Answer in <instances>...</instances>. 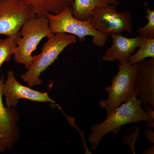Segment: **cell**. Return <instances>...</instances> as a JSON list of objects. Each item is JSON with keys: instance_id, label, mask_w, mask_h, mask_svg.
<instances>
[{"instance_id": "1", "label": "cell", "mask_w": 154, "mask_h": 154, "mask_svg": "<svg viewBox=\"0 0 154 154\" xmlns=\"http://www.w3.org/2000/svg\"><path fill=\"white\" fill-rule=\"evenodd\" d=\"M140 122H146L149 128H154V119L145 112L135 95L106 116L105 121L91 126V132L88 138L89 143L91 145V149H96L102 137L107 134L112 132L116 135L123 125Z\"/></svg>"}, {"instance_id": "2", "label": "cell", "mask_w": 154, "mask_h": 154, "mask_svg": "<svg viewBox=\"0 0 154 154\" xmlns=\"http://www.w3.org/2000/svg\"><path fill=\"white\" fill-rule=\"evenodd\" d=\"M76 42V36L66 33H55L48 38L42 48L41 53L33 56L28 70L21 75L22 79L29 87L41 85L42 80L39 77L42 73L52 64L66 48Z\"/></svg>"}, {"instance_id": "3", "label": "cell", "mask_w": 154, "mask_h": 154, "mask_svg": "<svg viewBox=\"0 0 154 154\" xmlns=\"http://www.w3.org/2000/svg\"><path fill=\"white\" fill-rule=\"evenodd\" d=\"M50 29L54 34L63 33L78 37L80 42H83L86 36L93 37V43L96 47H103L107 43L108 36L100 33L91 25L90 19L82 21L74 18L71 7L64 9L58 14L48 13Z\"/></svg>"}, {"instance_id": "4", "label": "cell", "mask_w": 154, "mask_h": 154, "mask_svg": "<svg viewBox=\"0 0 154 154\" xmlns=\"http://www.w3.org/2000/svg\"><path fill=\"white\" fill-rule=\"evenodd\" d=\"M54 34L50 29L46 17L36 16L29 19L20 29L22 38L14 53V60L28 69L33 61L32 53L36 50L42 39L45 37L49 38Z\"/></svg>"}, {"instance_id": "5", "label": "cell", "mask_w": 154, "mask_h": 154, "mask_svg": "<svg viewBox=\"0 0 154 154\" xmlns=\"http://www.w3.org/2000/svg\"><path fill=\"white\" fill-rule=\"evenodd\" d=\"M136 64L131 66L128 63L119 64L118 72L112 78L111 84L105 88L107 97L101 100L99 106L105 109L107 116L135 95L134 91L135 74ZM136 96V95H135Z\"/></svg>"}, {"instance_id": "6", "label": "cell", "mask_w": 154, "mask_h": 154, "mask_svg": "<svg viewBox=\"0 0 154 154\" xmlns=\"http://www.w3.org/2000/svg\"><path fill=\"white\" fill-rule=\"evenodd\" d=\"M89 19L95 29L107 36L133 33L132 15L129 11L118 12L115 5L96 8Z\"/></svg>"}, {"instance_id": "7", "label": "cell", "mask_w": 154, "mask_h": 154, "mask_svg": "<svg viewBox=\"0 0 154 154\" xmlns=\"http://www.w3.org/2000/svg\"><path fill=\"white\" fill-rule=\"evenodd\" d=\"M36 16L29 5L18 0H0V35L15 37L19 43L22 25Z\"/></svg>"}, {"instance_id": "8", "label": "cell", "mask_w": 154, "mask_h": 154, "mask_svg": "<svg viewBox=\"0 0 154 154\" xmlns=\"http://www.w3.org/2000/svg\"><path fill=\"white\" fill-rule=\"evenodd\" d=\"M135 94L141 105L154 108V58L143 60L136 64Z\"/></svg>"}, {"instance_id": "9", "label": "cell", "mask_w": 154, "mask_h": 154, "mask_svg": "<svg viewBox=\"0 0 154 154\" xmlns=\"http://www.w3.org/2000/svg\"><path fill=\"white\" fill-rule=\"evenodd\" d=\"M3 96L5 97L6 104L8 107H16L18 100L26 99L34 102L55 103L48 95L22 85L17 81L14 72L11 70L7 74V80L4 82Z\"/></svg>"}, {"instance_id": "10", "label": "cell", "mask_w": 154, "mask_h": 154, "mask_svg": "<svg viewBox=\"0 0 154 154\" xmlns=\"http://www.w3.org/2000/svg\"><path fill=\"white\" fill-rule=\"evenodd\" d=\"M110 36L113 39V44L104 53L102 58L104 61L117 60L119 64L124 63L144 42L143 37L140 35L134 38H127L119 34Z\"/></svg>"}, {"instance_id": "11", "label": "cell", "mask_w": 154, "mask_h": 154, "mask_svg": "<svg viewBox=\"0 0 154 154\" xmlns=\"http://www.w3.org/2000/svg\"><path fill=\"white\" fill-rule=\"evenodd\" d=\"M4 77L0 79V140L6 149L12 148L18 138L17 116L14 109L5 107L2 100Z\"/></svg>"}, {"instance_id": "12", "label": "cell", "mask_w": 154, "mask_h": 154, "mask_svg": "<svg viewBox=\"0 0 154 154\" xmlns=\"http://www.w3.org/2000/svg\"><path fill=\"white\" fill-rule=\"evenodd\" d=\"M32 7L37 17H46L48 13L58 14L71 7L74 0H18Z\"/></svg>"}, {"instance_id": "13", "label": "cell", "mask_w": 154, "mask_h": 154, "mask_svg": "<svg viewBox=\"0 0 154 154\" xmlns=\"http://www.w3.org/2000/svg\"><path fill=\"white\" fill-rule=\"evenodd\" d=\"M108 5H119V0H74L72 12L74 18L85 21L91 18L94 9Z\"/></svg>"}, {"instance_id": "14", "label": "cell", "mask_w": 154, "mask_h": 154, "mask_svg": "<svg viewBox=\"0 0 154 154\" xmlns=\"http://www.w3.org/2000/svg\"><path fill=\"white\" fill-rule=\"evenodd\" d=\"M143 38L142 45L136 53L131 55L128 59V63L130 65L136 64L147 58H154V38Z\"/></svg>"}, {"instance_id": "15", "label": "cell", "mask_w": 154, "mask_h": 154, "mask_svg": "<svg viewBox=\"0 0 154 154\" xmlns=\"http://www.w3.org/2000/svg\"><path fill=\"white\" fill-rule=\"evenodd\" d=\"M18 43L17 38L13 36L0 39V72L3 64L10 60L11 55L14 54Z\"/></svg>"}, {"instance_id": "16", "label": "cell", "mask_w": 154, "mask_h": 154, "mask_svg": "<svg viewBox=\"0 0 154 154\" xmlns=\"http://www.w3.org/2000/svg\"><path fill=\"white\" fill-rule=\"evenodd\" d=\"M146 12L147 24L144 27L138 28L137 32L143 38H154V11L146 8Z\"/></svg>"}, {"instance_id": "17", "label": "cell", "mask_w": 154, "mask_h": 154, "mask_svg": "<svg viewBox=\"0 0 154 154\" xmlns=\"http://www.w3.org/2000/svg\"><path fill=\"white\" fill-rule=\"evenodd\" d=\"M140 128L137 126H133L127 130L122 138V142L128 145L133 153L135 154V144L138 139Z\"/></svg>"}, {"instance_id": "18", "label": "cell", "mask_w": 154, "mask_h": 154, "mask_svg": "<svg viewBox=\"0 0 154 154\" xmlns=\"http://www.w3.org/2000/svg\"><path fill=\"white\" fill-rule=\"evenodd\" d=\"M144 134L146 138L151 143L154 144V132L152 128H149L145 130Z\"/></svg>"}, {"instance_id": "19", "label": "cell", "mask_w": 154, "mask_h": 154, "mask_svg": "<svg viewBox=\"0 0 154 154\" xmlns=\"http://www.w3.org/2000/svg\"><path fill=\"white\" fill-rule=\"evenodd\" d=\"M154 144L153 145V146L151 147L149 149H146L144 150L143 152V154H153L154 153Z\"/></svg>"}, {"instance_id": "20", "label": "cell", "mask_w": 154, "mask_h": 154, "mask_svg": "<svg viewBox=\"0 0 154 154\" xmlns=\"http://www.w3.org/2000/svg\"><path fill=\"white\" fill-rule=\"evenodd\" d=\"M6 149L5 146L3 144L2 142L0 140V153L3 152Z\"/></svg>"}]
</instances>
